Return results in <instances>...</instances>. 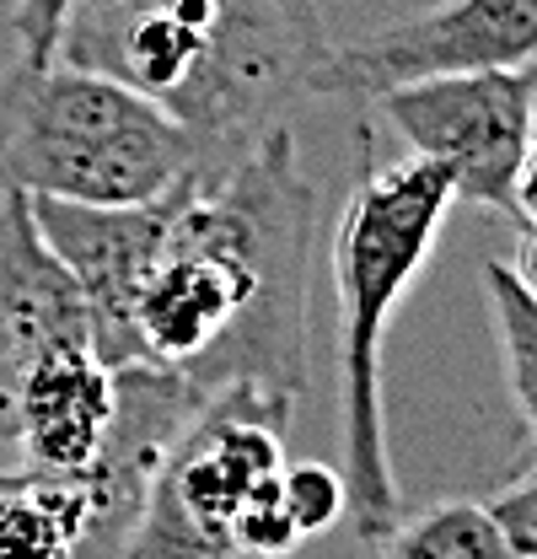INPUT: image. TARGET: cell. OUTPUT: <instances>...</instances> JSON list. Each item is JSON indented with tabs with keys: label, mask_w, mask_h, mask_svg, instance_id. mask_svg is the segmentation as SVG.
Instances as JSON below:
<instances>
[{
	"label": "cell",
	"mask_w": 537,
	"mask_h": 559,
	"mask_svg": "<svg viewBox=\"0 0 537 559\" xmlns=\"http://www.w3.org/2000/svg\"><path fill=\"white\" fill-rule=\"evenodd\" d=\"M511 275L537 296V221H522V242H516V264H511Z\"/></svg>",
	"instance_id": "obj_19"
},
{
	"label": "cell",
	"mask_w": 537,
	"mask_h": 559,
	"mask_svg": "<svg viewBox=\"0 0 537 559\" xmlns=\"http://www.w3.org/2000/svg\"><path fill=\"white\" fill-rule=\"evenodd\" d=\"M318 189L296 167L290 130L231 162H204L172 189L151 280L134 301V349L204 393L264 382L301 393L312 301Z\"/></svg>",
	"instance_id": "obj_1"
},
{
	"label": "cell",
	"mask_w": 537,
	"mask_h": 559,
	"mask_svg": "<svg viewBox=\"0 0 537 559\" xmlns=\"http://www.w3.org/2000/svg\"><path fill=\"white\" fill-rule=\"evenodd\" d=\"M318 0H75L60 60L156 103L231 162L318 97L329 66Z\"/></svg>",
	"instance_id": "obj_2"
},
{
	"label": "cell",
	"mask_w": 537,
	"mask_h": 559,
	"mask_svg": "<svg viewBox=\"0 0 537 559\" xmlns=\"http://www.w3.org/2000/svg\"><path fill=\"white\" fill-rule=\"evenodd\" d=\"M516 221H537V130H533V151H527V167H522V189H516Z\"/></svg>",
	"instance_id": "obj_20"
},
{
	"label": "cell",
	"mask_w": 537,
	"mask_h": 559,
	"mask_svg": "<svg viewBox=\"0 0 537 559\" xmlns=\"http://www.w3.org/2000/svg\"><path fill=\"white\" fill-rule=\"evenodd\" d=\"M204 162L200 140L114 75L65 60L0 70V189L70 205H151Z\"/></svg>",
	"instance_id": "obj_4"
},
{
	"label": "cell",
	"mask_w": 537,
	"mask_h": 559,
	"mask_svg": "<svg viewBox=\"0 0 537 559\" xmlns=\"http://www.w3.org/2000/svg\"><path fill=\"white\" fill-rule=\"evenodd\" d=\"M237 555L242 559H285L296 555L307 538L296 527V516L285 511V489H279V474L264 479V485L248 495V506L237 511Z\"/></svg>",
	"instance_id": "obj_16"
},
{
	"label": "cell",
	"mask_w": 537,
	"mask_h": 559,
	"mask_svg": "<svg viewBox=\"0 0 537 559\" xmlns=\"http://www.w3.org/2000/svg\"><path fill=\"white\" fill-rule=\"evenodd\" d=\"M484 506H489L494 527L505 533L511 555H516V559H537V468H533V474H522L516 485H505L494 500H484Z\"/></svg>",
	"instance_id": "obj_18"
},
{
	"label": "cell",
	"mask_w": 537,
	"mask_h": 559,
	"mask_svg": "<svg viewBox=\"0 0 537 559\" xmlns=\"http://www.w3.org/2000/svg\"><path fill=\"white\" fill-rule=\"evenodd\" d=\"M119 409V377L92 345H70L44 355L5 399H0V436L22 452L38 474L81 479Z\"/></svg>",
	"instance_id": "obj_11"
},
{
	"label": "cell",
	"mask_w": 537,
	"mask_h": 559,
	"mask_svg": "<svg viewBox=\"0 0 537 559\" xmlns=\"http://www.w3.org/2000/svg\"><path fill=\"white\" fill-rule=\"evenodd\" d=\"M527 66H537V0H441L382 33L334 44L318 97H377L419 75Z\"/></svg>",
	"instance_id": "obj_7"
},
{
	"label": "cell",
	"mask_w": 537,
	"mask_h": 559,
	"mask_svg": "<svg viewBox=\"0 0 537 559\" xmlns=\"http://www.w3.org/2000/svg\"><path fill=\"white\" fill-rule=\"evenodd\" d=\"M92 522L86 474H38L11 468L0 474V559H75Z\"/></svg>",
	"instance_id": "obj_12"
},
{
	"label": "cell",
	"mask_w": 537,
	"mask_h": 559,
	"mask_svg": "<svg viewBox=\"0 0 537 559\" xmlns=\"http://www.w3.org/2000/svg\"><path fill=\"white\" fill-rule=\"evenodd\" d=\"M457 205L441 167L425 156L366 167L334 226V290H338V447L349 516L360 538H387L403 522V489L387 452L382 404V345L408 285L425 275L441 226Z\"/></svg>",
	"instance_id": "obj_3"
},
{
	"label": "cell",
	"mask_w": 537,
	"mask_h": 559,
	"mask_svg": "<svg viewBox=\"0 0 537 559\" xmlns=\"http://www.w3.org/2000/svg\"><path fill=\"white\" fill-rule=\"evenodd\" d=\"M114 377H119V409H114L97 463L86 468L92 522H86L75 559H130V544L140 533V516H145V500H151L162 463L172 457L183 430L210 404L200 382H189L167 366L134 360V366H114Z\"/></svg>",
	"instance_id": "obj_8"
},
{
	"label": "cell",
	"mask_w": 537,
	"mask_h": 559,
	"mask_svg": "<svg viewBox=\"0 0 537 559\" xmlns=\"http://www.w3.org/2000/svg\"><path fill=\"white\" fill-rule=\"evenodd\" d=\"M382 124L398 130L408 156L446 173L463 205L522 215L516 189L537 130V66L419 75L371 97Z\"/></svg>",
	"instance_id": "obj_6"
},
{
	"label": "cell",
	"mask_w": 537,
	"mask_h": 559,
	"mask_svg": "<svg viewBox=\"0 0 537 559\" xmlns=\"http://www.w3.org/2000/svg\"><path fill=\"white\" fill-rule=\"evenodd\" d=\"M33 215L49 248L65 259L86 307L92 340L108 366H134V301L151 280V264L167 237L172 194L151 205H70V200H33Z\"/></svg>",
	"instance_id": "obj_9"
},
{
	"label": "cell",
	"mask_w": 537,
	"mask_h": 559,
	"mask_svg": "<svg viewBox=\"0 0 537 559\" xmlns=\"http://www.w3.org/2000/svg\"><path fill=\"white\" fill-rule=\"evenodd\" d=\"M279 489H285V511L296 516L301 538H323L349 516V485L344 468L329 463H290L279 468Z\"/></svg>",
	"instance_id": "obj_15"
},
{
	"label": "cell",
	"mask_w": 537,
	"mask_h": 559,
	"mask_svg": "<svg viewBox=\"0 0 537 559\" xmlns=\"http://www.w3.org/2000/svg\"><path fill=\"white\" fill-rule=\"evenodd\" d=\"M484 301L494 318V340L505 355V382H511V404L527 419L537 441V296L511 275V264L489 259L484 264Z\"/></svg>",
	"instance_id": "obj_14"
},
{
	"label": "cell",
	"mask_w": 537,
	"mask_h": 559,
	"mask_svg": "<svg viewBox=\"0 0 537 559\" xmlns=\"http://www.w3.org/2000/svg\"><path fill=\"white\" fill-rule=\"evenodd\" d=\"M70 11H75V0H16L11 5V33H16L22 66H55L60 60Z\"/></svg>",
	"instance_id": "obj_17"
},
{
	"label": "cell",
	"mask_w": 537,
	"mask_h": 559,
	"mask_svg": "<svg viewBox=\"0 0 537 559\" xmlns=\"http://www.w3.org/2000/svg\"><path fill=\"white\" fill-rule=\"evenodd\" d=\"M290 409L296 399L264 382L210 393L151 485L130 559H242L231 527L248 495L285 468Z\"/></svg>",
	"instance_id": "obj_5"
},
{
	"label": "cell",
	"mask_w": 537,
	"mask_h": 559,
	"mask_svg": "<svg viewBox=\"0 0 537 559\" xmlns=\"http://www.w3.org/2000/svg\"><path fill=\"white\" fill-rule=\"evenodd\" d=\"M377 544V559H516L484 500H435L414 516L403 511V522Z\"/></svg>",
	"instance_id": "obj_13"
},
{
	"label": "cell",
	"mask_w": 537,
	"mask_h": 559,
	"mask_svg": "<svg viewBox=\"0 0 537 559\" xmlns=\"http://www.w3.org/2000/svg\"><path fill=\"white\" fill-rule=\"evenodd\" d=\"M92 345V307L49 248L33 200L0 189V399L55 349Z\"/></svg>",
	"instance_id": "obj_10"
}]
</instances>
